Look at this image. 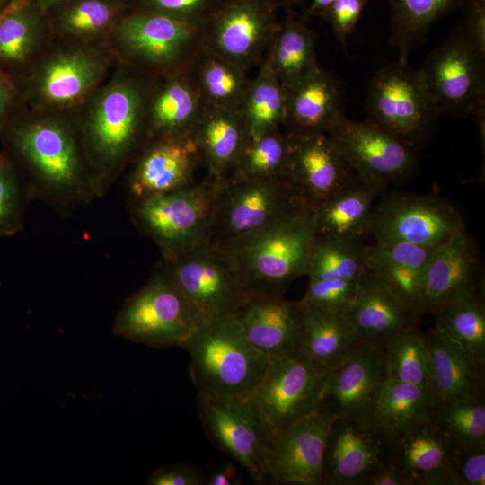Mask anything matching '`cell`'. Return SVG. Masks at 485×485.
Instances as JSON below:
<instances>
[{"instance_id":"40","label":"cell","mask_w":485,"mask_h":485,"mask_svg":"<svg viewBox=\"0 0 485 485\" xmlns=\"http://www.w3.org/2000/svg\"><path fill=\"white\" fill-rule=\"evenodd\" d=\"M390 6L389 44L399 59L423 44L431 26L441 17L460 8L463 0H385Z\"/></svg>"},{"instance_id":"29","label":"cell","mask_w":485,"mask_h":485,"mask_svg":"<svg viewBox=\"0 0 485 485\" xmlns=\"http://www.w3.org/2000/svg\"><path fill=\"white\" fill-rule=\"evenodd\" d=\"M436 248L402 242L375 241L373 244L362 246V251L366 271L421 313L423 276Z\"/></svg>"},{"instance_id":"26","label":"cell","mask_w":485,"mask_h":485,"mask_svg":"<svg viewBox=\"0 0 485 485\" xmlns=\"http://www.w3.org/2000/svg\"><path fill=\"white\" fill-rule=\"evenodd\" d=\"M394 463L413 484L454 485L451 456L454 445L434 419L389 442Z\"/></svg>"},{"instance_id":"34","label":"cell","mask_w":485,"mask_h":485,"mask_svg":"<svg viewBox=\"0 0 485 485\" xmlns=\"http://www.w3.org/2000/svg\"><path fill=\"white\" fill-rule=\"evenodd\" d=\"M378 196L357 177L313 207L315 236L359 242L369 233L375 198Z\"/></svg>"},{"instance_id":"42","label":"cell","mask_w":485,"mask_h":485,"mask_svg":"<svg viewBox=\"0 0 485 485\" xmlns=\"http://www.w3.org/2000/svg\"><path fill=\"white\" fill-rule=\"evenodd\" d=\"M248 136L281 128L285 119V91L274 72L262 60L239 109Z\"/></svg>"},{"instance_id":"33","label":"cell","mask_w":485,"mask_h":485,"mask_svg":"<svg viewBox=\"0 0 485 485\" xmlns=\"http://www.w3.org/2000/svg\"><path fill=\"white\" fill-rule=\"evenodd\" d=\"M437 406L429 388L387 377L373 408L370 430L391 442L410 428L433 419Z\"/></svg>"},{"instance_id":"57","label":"cell","mask_w":485,"mask_h":485,"mask_svg":"<svg viewBox=\"0 0 485 485\" xmlns=\"http://www.w3.org/2000/svg\"><path fill=\"white\" fill-rule=\"evenodd\" d=\"M269 4L275 10L278 8H290L293 5L298 4L304 0H266Z\"/></svg>"},{"instance_id":"21","label":"cell","mask_w":485,"mask_h":485,"mask_svg":"<svg viewBox=\"0 0 485 485\" xmlns=\"http://www.w3.org/2000/svg\"><path fill=\"white\" fill-rule=\"evenodd\" d=\"M386 378L384 349L363 344L331 371L324 402L330 400L341 418L370 430L373 408Z\"/></svg>"},{"instance_id":"53","label":"cell","mask_w":485,"mask_h":485,"mask_svg":"<svg viewBox=\"0 0 485 485\" xmlns=\"http://www.w3.org/2000/svg\"><path fill=\"white\" fill-rule=\"evenodd\" d=\"M18 94V89L10 75L0 70V132L10 120Z\"/></svg>"},{"instance_id":"37","label":"cell","mask_w":485,"mask_h":485,"mask_svg":"<svg viewBox=\"0 0 485 485\" xmlns=\"http://www.w3.org/2000/svg\"><path fill=\"white\" fill-rule=\"evenodd\" d=\"M306 18L289 11L279 21L263 58L284 91L318 65L316 33Z\"/></svg>"},{"instance_id":"39","label":"cell","mask_w":485,"mask_h":485,"mask_svg":"<svg viewBox=\"0 0 485 485\" xmlns=\"http://www.w3.org/2000/svg\"><path fill=\"white\" fill-rule=\"evenodd\" d=\"M186 71L207 105L239 110L251 79L246 70L203 48Z\"/></svg>"},{"instance_id":"48","label":"cell","mask_w":485,"mask_h":485,"mask_svg":"<svg viewBox=\"0 0 485 485\" xmlns=\"http://www.w3.org/2000/svg\"><path fill=\"white\" fill-rule=\"evenodd\" d=\"M369 0H335L319 16L328 22L334 36L344 48L347 38L357 25L360 15Z\"/></svg>"},{"instance_id":"1","label":"cell","mask_w":485,"mask_h":485,"mask_svg":"<svg viewBox=\"0 0 485 485\" xmlns=\"http://www.w3.org/2000/svg\"><path fill=\"white\" fill-rule=\"evenodd\" d=\"M30 198L61 217L98 199L75 110L31 111L0 132Z\"/></svg>"},{"instance_id":"36","label":"cell","mask_w":485,"mask_h":485,"mask_svg":"<svg viewBox=\"0 0 485 485\" xmlns=\"http://www.w3.org/2000/svg\"><path fill=\"white\" fill-rule=\"evenodd\" d=\"M127 11L119 0H66L46 13L51 40L106 42Z\"/></svg>"},{"instance_id":"24","label":"cell","mask_w":485,"mask_h":485,"mask_svg":"<svg viewBox=\"0 0 485 485\" xmlns=\"http://www.w3.org/2000/svg\"><path fill=\"white\" fill-rule=\"evenodd\" d=\"M286 113L282 128L292 138L326 133L342 113V88L337 75L317 65L285 90Z\"/></svg>"},{"instance_id":"47","label":"cell","mask_w":485,"mask_h":485,"mask_svg":"<svg viewBox=\"0 0 485 485\" xmlns=\"http://www.w3.org/2000/svg\"><path fill=\"white\" fill-rule=\"evenodd\" d=\"M223 0H128V11L155 13L204 24Z\"/></svg>"},{"instance_id":"55","label":"cell","mask_w":485,"mask_h":485,"mask_svg":"<svg viewBox=\"0 0 485 485\" xmlns=\"http://www.w3.org/2000/svg\"><path fill=\"white\" fill-rule=\"evenodd\" d=\"M472 115H474L479 128V134L482 147L484 148V133H485V101H481L475 108Z\"/></svg>"},{"instance_id":"5","label":"cell","mask_w":485,"mask_h":485,"mask_svg":"<svg viewBox=\"0 0 485 485\" xmlns=\"http://www.w3.org/2000/svg\"><path fill=\"white\" fill-rule=\"evenodd\" d=\"M310 207L288 174L220 181L208 243L231 247Z\"/></svg>"},{"instance_id":"18","label":"cell","mask_w":485,"mask_h":485,"mask_svg":"<svg viewBox=\"0 0 485 485\" xmlns=\"http://www.w3.org/2000/svg\"><path fill=\"white\" fill-rule=\"evenodd\" d=\"M339 418L333 409L322 407L277 432L268 452L265 478L281 483H322L328 436Z\"/></svg>"},{"instance_id":"25","label":"cell","mask_w":485,"mask_h":485,"mask_svg":"<svg viewBox=\"0 0 485 485\" xmlns=\"http://www.w3.org/2000/svg\"><path fill=\"white\" fill-rule=\"evenodd\" d=\"M292 139L288 175L302 189L312 207L356 179L326 133Z\"/></svg>"},{"instance_id":"3","label":"cell","mask_w":485,"mask_h":485,"mask_svg":"<svg viewBox=\"0 0 485 485\" xmlns=\"http://www.w3.org/2000/svg\"><path fill=\"white\" fill-rule=\"evenodd\" d=\"M183 348L198 396L209 399L251 398L272 361L249 341L234 314L208 319Z\"/></svg>"},{"instance_id":"30","label":"cell","mask_w":485,"mask_h":485,"mask_svg":"<svg viewBox=\"0 0 485 485\" xmlns=\"http://www.w3.org/2000/svg\"><path fill=\"white\" fill-rule=\"evenodd\" d=\"M190 137L207 175L217 181L231 173L249 138L239 110L209 105Z\"/></svg>"},{"instance_id":"10","label":"cell","mask_w":485,"mask_h":485,"mask_svg":"<svg viewBox=\"0 0 485 485\" xmlns=\"http://www.w3.org/2000/svg\"><path fill=\"white\" fill-rule=\"evenodd\" d=\"M366 121L418 150L432 137L439 113L418 70L398 58L372 75Z\"/></svg>"},{"instance_id":"41","label":"cell","mask_w":485,"mask_h":485,"mask_svg":"<svg viewBox=\"0 0 485 485\" xmlns=\"http://www.w3.org/2000/svg\"><path fill=\"white\" fill-rule=\"evenodd\" d=\"M435 327L459 347L480 368L485 363V305L481 292L443 305Z\"/></svg>"},{"instance_id":"7","label":"cell","mask_w":485,"mask_h":485,"mask_svg":"<svg viewBox=\"0 0 485 485\" xmlns=\"http://www.w3.org/2000/svg\"><path fill=\"white\" fill-rule=\"evenodd\" d=\"M118 62L157 77L184 71L204 48V24L127 11L107 38Z\"/></svg>"},{"instance_id":"13","label":"cell","mask_w":485,"mask_h":485,"mask_svg":"<svg viewBox=\"0 0 485 485\" xmlns=\"http://www.w3.org/2000/svg\"><path fill=\"white\" fill-rule=\"evenodd\" d=\"M331 371L304 355L272 360L250 399L277 433L323 407Z\"/></svg>"},{"instance_id":"50","label":"cell","mask_w":485,"mask_h":485,"mask_svg":"<svg viewBox=\"0 0 485 485\" xmlns=\"http://www.w3.org/2000/svg\"><path fill=\"white\" fill-rule=\"evenodd\" d=\"M460 9L461 32L475 51L485 57V0H463Z\"/></svg>"},{"instance_id":"6","label":"cell","mask_w":485,"mask_h":485,"mask_svg":"<svg viewBox=\"0 0 485 485\" xmlns=\"http://www.w3.org/2000/svg\"><path fill=\"white\" fill-rule=\"evenodd\" d=\"M314 238L312 207L224 250L251 296H283L306 275Z\"/></svg>"},{"instance_id":"59","label":"cell","mask_w":485,"mask_h":485,"mask_svg":"<svg viewBox=\"0 0 485 485\" xmlns=\"http://www.w3.org/2000/svg\"><path fill=\"white\" fill-rule=\"evenodd\" d=\"M5 3H6L5 0H0V10Z\"/></svg>"},{"instance_id":"51","label":"cell","mask_w":485,"mask_h":485,"mask_svg":"<svg viewBox=\"0 0 485 485\" xmlns=\"http://www.w3.org/2000/svg\"><path fill=\"white\" fill-rule=\"evenodd\" d=\"M151 485H201L204 479L200 472L186 465H171L157 469L148 478Z\"/></svg>"},{"instance_id":"32","label":"cell","mask_w":485,"mask_h":485,"mask_svg":"<svg viewBox=\"0 0 485 485\" xmlns=\"http://www.w3.org/2000/svg\"><path fill=\"white\" fill-rule=\"evenodd\" d=\"M425 337L428 387L438 404L481 396L482 369L436 327Z\"/></svg>"},{"instance_id":"27","label":"cell","mask_w":485,"mask_h":485,"mask_svg":"<svg viewBox=\"0 0 485 485\" xmlns=\"http://www.w3.org/2000/svg\"><path fill=\"white\" fill-rule=\"evenodd\" d=\"M207 107L186 70L157 77L149 103L148 142L190 137Z\"/></svg>"},{"instance_id":"28","label":"cell","mask_w":485,"mask_h":485,"mask_svg":"<svg viewBox=\"0 0 485 485\" xmlns=\"http://www.w3.org/2000/svg\"><path fill=\"white\" fill-rule=\"evenodd\" d=\"M376 435L345 418H339L328 436L322 482L363 484L381 464Z\"/></svg>"},{"instance_id":"46","label":"cell","mask_w":485,"mask_h":485,"mask_svg":"<svg viewBox=\"0 0 485 485\" xmlns=\"http://www.w3.org/2000/svg\"><path fill=\"white\" fill-rule=\"evenodd\" d=\"M31 201L22 173L10 156L0 150V239L24 230Z\"/></svg>"},{"instance_id":"19","label":"cell","mask_w":485,"mask_h":485,"mask_svg":"<svg viewBox=\"0 0 485 485\" xmlns=\"http://www.w3.org/2000/svg\"><path fill=\"white\" fill-rule=\"evenodd\" d=\"M202 164L191 137L147 142L130 164L127 181L129 201L175 191L194 184Z\"/></svg>"},{"instance_id":"45","label":"cell","mask_w":485,"mask_h":485,"mask_svg":"<svg viewBox=\"0 0 485 485\" xmlns=\"http://www.w3.org/2000/svg\"><path fill=\"white\" fill-rule=\"evenodd\" d=\"M384 351L388 378L429 388L426 337L418 328L395 336Z\"/></svg>"},{"instance_id":"56","label":"cell","mask_w":485,"mask_h":485,"mask_svg":"<svg viewBox=\"0 0 485 485\" xmlns=\"http://www.w3.org/2000/svg\"><path fill=\"white\" fill-rule=\"evenodd\" d=\"M335 0H310V4L305 9V17L318 15L329 7Z\"/></svg>"},{"instance_id":"16","label":"cell","mask_w":485,"mask_h":485,"mask_svg":"<svg viewBox=\"0 0 485 485\" xmlns=\"http://www.w3.org/2000/svg\"><path fill=\"white\" fill-rule=\"evenodd\" d=\"M278 23L266 0H223L204 23V48L248 72L263 60Z\"/></svg>"},{"instance_id":"44","label":"cell","mask_w":485,"mask_h":485,"mask_svg":"<svg viewBox=\"0 0 485 485\" xmlns=\"http://www.w3.org/2000/svg\"><path fill=\"white\" fill-rule=\"evenodd\" d=\"M433 419L455 447H485V405L481 396L438 404Z\"/></svg>"},{"instance_id":"23","label":"cell","mask_w":485,"mask_h":485,"mask_svg":"<svg viewBox=\"0 0 485 485\" xmlns=\"http://www.w3.org/2000/svg\"><path fill=\"white\" fill-rule=\"evenodd\" d=\"M346 313L363 344L381 349L401 332L418 328L421 315L367 271Z\"/></svg>"},{"instance_id":"49","label":"cell","mask_w":485,"mask_h":485,"mask_svg":"<svg viewBox=\"0 0 485 485\" xmlns=\"http://www.w3.org/2000/svg\"><path fill=\"white\" fill-rule=\"evenodd\" d=\"M454 485L485 484V447H454L451 456Z\"/></svg>"},{"instance_id":"11","label":"cell","mask_w":485,"mask_h":485,"mask_svg":"<svg viewBox=\"0 0 485 485\" xmlns=\"http://www.w3.org/2000/svg\"><path fill=\"white\" fill-rule=\"evenodd\" d=\"M326 134L356 177L377 195L416 169L418 150L367 121H353L341 113Z\"/></svg>"},{"instance_id":"22","label":"cell","mask_w":485,"mask_h":485,"mask_svg":"<svg viewBox=\"0 0 485 485\" xmlns=\"http://www.w3.org/2000/svg\"><path fill=\"white\" fill-rule=\"evenodd\" d=\"M474 244L466 229L454 232L432 252L425 269L422 314H434L443 305L463 295L481 292Z\"/></svg>"},{"instance_id":"52","label":"cell","mask_w":485,"mask_h":485,"mask_svg":"<svg viewBox=\"0 0 485 485\" xmlns=\"http://www.w3.org/2000/svg\"><path fill=\"white\" fill-rule=\"evenodd\" d=\"M363 484L413 485L412 481L392 462L381 464L365 480Z\"/></svg>"},{"instance_id":"43","label":"cell","mask_w":485,"mask_h":485,"mask_svg":"<svg viewBox=\"0 0 485 485\" xmlns=\"http://www.w3.org/2000/svg\"><path fill=\"white\" fill-rule=\"evenodd\" d=\"M293 139L281 128L250 137L223 181L288 174Z\"/></svg>"},{"instance_id":"2","label":"cell","mask_w":485,"mask_h":485,"mask_svg":"<svg viewBox=\"0 0 485 485\" xmlns=\"http://www.w3.org/2000/svg\"><path fill=\"white\" fill-rule=\"evenodd\" d=\"M156 79L117 62L104 82L74 110L98 199L148 142L149 103Z\"/></svg>"},{"instance_id":"8","label":"cell","mask_w":485,"mask_h":485,"mask_svg":"<svg viewBox=\"0 0 485 485\" xmlns=\"http://www.w3.org/2000/svg\"><path fill=\"white\" fill-rule=\"evenodd\" d=\"M207 320L177 287L162 261L148 281L125 301L112 332L150 347L183 348Z\"/></svg>"},{"instance_id":"31","label":"cell","mask_w":485,"mask_h":485,"mask_svg":"<svg viewBox=\"0 0 485 485\" xmlns=\"http://www.w3.org/2000/svg\"><path fill=\"white\" fill-rule=\"evenodd\" d=\"M51 41L47 13L35 0H9L0 10V66H26Z\"/></svg>"},{"instance_id":"9","label":"cell","mask_w":485,"mask_h":485,"mask_svg":"<svg viewBox=\"0 0 485 485\" xmlns=\"http://www.w3.org/2000/svg\"><path fill=\"white\" fill-rule=\"evenodd\" d=\"M219 182L207 176L186 188L129 201L134 225L154 241L163 260H172L208 243Z\"/></svg>"},{"instance_id":"38","label":"cell","mask_w":485,"mask_h":485,"mask_svg":"<svg viewBox=\"0 0 485 485\" xmlns=\"http://www.w3.org/2000/svg\"><path fill=\"white\" fill-rule=\"evenodd\" d=\"M359 242L315 236L308 260V291L357 287L366 269Z\"/></svg>"},{"instance_id":"35","label":"cell","mask_w":485,"mask_h":485,"mask_svg":"<svg viewBox=\"0 0 485 485\" xmlns=\"http://www.w3.org/2000/svg\"><path fill=\"white\" fill-rule=\"evenodd\" d=\"M362 345L346 313L304 304L302 355L332 370Z\"/></svg>"},{"instance_id":"20","label":"cell","mask_w":485,"mask_h":485,"mask_svg":"<svg viewBox=\"0 0 485 485\" xmlns=\"http://www.w3.org/2000/svg\"><path fill=\"white\" fill-rule=\"evenodd\" d=\"M249 341L271 360L302 355L304 304L283 296H251L234 313Z\"/></svg>"},{"instance_id":"60","label":"cell","mask_w":485,"mask_h":485,"mask_svg":"<svg viewBox=\"0 0 485 485\" xmlns=\"http://www.w3.org/2000/svg\"><path fill=\"white\" fill-rule=\"evenodd\" d=\"M119 1L123 2L124 4H126L128 0H119Z\"/></svg>"},{"instance_id":"17","label":"cell","mask_w":485,"mask_h":485,"mask_svg":"<svg viewBox=\"0 0 485 485\" xmlns=\"http://www.w3.org/2000/svg\"><path fill=\"white\" fill-rule=\"evenodd\" d=\"M198 406L202 423L214 443L257 481L264 480L267 455L276 432L251 399L198 396Z\"/></svg>"},{"instance_id":"14","label":"cell","mask_w":485,"mask_h":485,"mask_svg":"<svg viewBox=\"0 0 485 485\" xmlns=\"http://www.w3.org/2000/svg\"><path fill=\"white\" fill-rule=\"evenodd\" d=\"M163 262L177 287L207 319L234 314L251 297L229 253L210 243Z\"/></svg>"},{"instance_id":"15","label":"cell","mask_w":485,"mask_h":485,"mask_svg":"<svg viewBox=\"0 0 485 485\" xmlns=\"http://www.w3.org/2000/svg\"><path fill=\"white\" fill-rule=\"evenodd\" d=\"M461 229V214L445 198L394 193L374 206L369 233L377 242L436 248Z\"/></svg>"},{"instance_id":"54","label":"cell","mask_w":485,"mask_h":485,"mask_svg":"<svg viewBox=\"0 0 485 485\" xmlns=\"http://www.w3.org/2000/svg\"><path fill=\"white\" fill-rule=\"evenodd\" d=\"M206 483L207 485H239L242 481L236 468L227 463L212 472Z\"/></svg>"},{"instance_id":"58","label":"cell","mask_w":485,"mask_h":485,"mask_svg":"<svg viewBox=\"0 0 485 485\" xmlns=\"http://www.w3.org/2000/svg\"><path fill=\"white\" fill-rule=\"evenodd\" d=\"M64 1L66 0H35V2L46 13H48L49 10L53 9L59 4L63 3Z\"/></svg>"},{"instance_id":"4","label":"cell","mask_w":485,"mask_h":485,"mask_svg":"<svg viewBox=\"0 0 485 485\" xmlns=\"http://www.w3.org/2000/svg\"><path fill=\"white\" fill-rule=\"evenodd\" d=\"M117 62L106 42L51 40L27 68L22 96L31 111L75 110Z\"/></svg>"},{"instance_id":"12","label":"cell","mask_w":485,"mask_h":485,"mask_svg":"<svg viewBox=\"0 0 485 485\" xmlns=\"http://www.w3.org/2000/svg\"><path fill=\"white\" fill-rule=\"evenodd\" d=\"M418 72L440 116L469 117L485 101V57L458 26L428 53Z\"/></svg>"}]
</instances>
